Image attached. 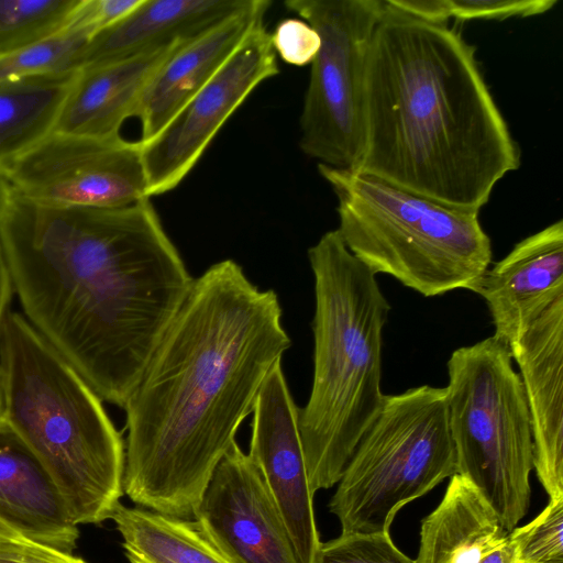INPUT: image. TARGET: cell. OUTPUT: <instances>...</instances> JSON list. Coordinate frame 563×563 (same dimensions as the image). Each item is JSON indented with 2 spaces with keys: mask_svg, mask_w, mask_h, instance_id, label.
Listing matches in <instances>:
<instances>
[{
  "mask_svg": "<svg viewBox=\"0 0 563 563\" xmlns=\"http://www.w3.org/2000/svg\"><path fill=\"white\" fill-rule=\"evenodd\" d=\"M0 244L26 320L124 408L195 279L150 198L48 207L0 177Z\"/></svg>",
  "mask_w": 563,
  "mask_h": 563,
  "instance_id": "cell-1",
  "label": "cell"
},
{
  "mask_svg": "<svg viewBox=\"0 0 563 563\" xmlns=\"http://www.w3.org/2000/svg\"><path fill=\"white\" fill-rule=\"evenodd\" d=\"M273 289L233 260L208 267L128 399L123 492L141 508L194 519L212 474L291 340Z\"/></svg>",
  "mask_w": 563,
  "mask_h": 563,
  "instance_id": "cell-2",
  "label": "cell"
},
{
  "mask_svg": "<svg viewBox=\"0 0 563 563\" xmlns=\"http://www.w3.org/2000/svg\"><path fill=\"white\" fill-rule=\"evenodd\" d=\"M475 52L448 23L385 0L366 59L363 147L353 169L479 213L521 155Z\"/></svg>",
  "mask_w": 563,
  "mask_h": 563,
  "instance_id": "cell-3",
  "label": "cell"
},
{
  "mask_svg": "<svg viewBox=\"0 0 563 563\" xmlns=\"http://www.w3.org/2000/svg\"><path fill=\"white\" fill-rule=\"evenodd\" d=\"M314 278L313 378L299 409V433L312 493L334 486L378 415L383 329L391 309L376 275L338 230L308 250Z\"/></svg>",
  "mask_w": 563,
  "mask_h": 563,
  "instance_id": "cell-4",
  "label": "cell"
},
{
  "mask_svg": "<svg viewBox=\"0 0 563 563\" xmlns=\"http://www.w3.org/2000/svg\"><path fill=\"white\" fill-rule=\"evenodd\" d=\"M2 420L46 470L77 526L110 519L123 492L125 444L77 369L26 320L0 323Z\"/></svg>",
  "mask_w": 563,
  "mask_h": 563,
  "instance_id": "cell-5",
  "label": "cell"
},
{
  "mask_svg": "<svg viewBox=\"0 0 563 563\" xmlns=\"http://www.w3.org/2000/svg\"><path fill=\"white\" fill-rule=\"evenodd\" d=\"M338 199L347 250L374 275L424 297L472 290L492 263L478 213L459 210L352 168L318 164Z\"/></svg>",
  "mask_w": 563,
  "mask_h": 563,
  "instance_id": "cell-6",
  "label": "cell"
},
{
  "mask_svg": "<svg viewBox=\"0 0 563 563\" xmlns=\"http://www.w3.org/2000/svg\"><path fill=\"white\" fill-rule=\"evenodd\" d=\"M445 387L456 474L467 478L510 532L530 504L532 428L509 345L492 335L452 352Z\"/></svg>",
  "mask_w": 563,
  "mask_h": 563,
  "instance_id": "cell-7",
  "label": "cell"
},
{
  "mask_svg": "<svg viewBox=\"0 0 563 563\" xmlns=\"http://www.w3.org/2000/svg\"><path fill=\"white\" fill-rule=\"evenodd\" d=\"M456 474L445 387L385 395L330 499L341 533L389 532L395 515Z\"/></svg>",
  "mask_w": 563,
  "mask_h": 563,
  "instance_id": "cell-8",
  "label": "cell"
},
{
  "mask_svg": "<svg viewBox=\"0 0 563 563\" xmlns=\"http://www.w3.org/2000/svg\"><path fill=\"white\" fill-rule=\"evenodd\" d=\"M285 5L321 40L300 115L299 146L319 164L353 169L363 147L366 59L385 0H288Z\"/></svg>",
  "mask_w": 563,
  "mask_h": 563,
  "instance_id": "cell-9",
  "label": "cell"
},
{
  "mask_svg": "<svg viewBox=\"0 0 563 563\" xmlns=\"http://www.w3.org/2000/svg\"><path fill=\"white\" fill-rule=\"evenodd\" d=\"M48 207L119 208L147 197L140 142L52 132L2 176Z\"/></svg>",
  "mask_w": 563,
  "mask_h": 563,
  "instance_id": "cell-10",
  "label": "cell"
},
{
  "mask_svg": "<svg viewBox=\"0 0 563 563\" xmlns=\"http://www.w3.org/2000/svg\"><path fill=\"white\" fill-rule=\"evenodd\" d=\"M278 73L271 33L263 23L154 137L139 141L147 197L176 188L253 90Z\"/></svg>",
  "mask_w": 563,
  "mask_h": 563,
  "instance_id": "cell-11",
  "label": "cell"
},
{
  "mask_svg": "<svg viewBox=\"0 0 563 563\" xmlns=\"http://www.w3.org/2000/svg\"><path fill=\"white\" fill-rule=\"evenodd\" d=\"M194 520L232 563H299L278 507L236 441L217 465Z\"/></svg>",
  "mask_w": 563,
  "mask_h": 563,
  "instance_id": "cell-12",
  "label": "cell"
},
{
  "mask_svg": "<svg viewBox=\"0 0 563 563\" xmlns=\"http://www.w3.org/2000/svg\"><path fill=\"white\" fill-rule=\"evenodd\" d=\"M299 409L278 361L253 407L247 455L280 511L299 563H314L321 541L300 440Z\"/></svg>",
  "mask_w": 563,
  "mask_h": 563,
  "instance_id": "cell-13",
  "label": "cell"
},
{
  "mask_svg": "<svg viewBox=\"0 0 563 563\" xmlns=\"http://www.w3.org/2000/svg\"><path fill=\"white\" fill-rule=\"evenodd\" d=\"M533 441V468L550 499L563 498V295L510 345Z\"/></svg>",
  "mask_w": 563,
  "mask_h": 563,
  "instance_id": "cell-14",
  "label": "cell"
},
{
  "mask_svg": "<svg viewBox=\"0 0 563 563\" xmlns=\"http://www.w3.org/2000/svg\"><path fill=\"white\" fill-rule=\"evenodd\" d=\"M486 301L494 336L509 347L523 329L563 295V220L520 242L472 288Z\"/></svg>",
  "mask_w": 563,
  "mask_h": 563,
  "instance_id": "cell-15",
  "label": "cell"
},
{
  "mask_svg": "<svg viewBox=\"0 0 563 563\" xmlns=\"http://www.w3.org/2000/svg\"><path fill=\"white\" fill-rule=\"evenodd\" d=\"M271 1L251 0L239 12L179 45L146 86L134 117L141 122L140 142L154 137L177 111L230 58L246 36L264 23Z\"/></svg>",
  "mask_w": 563,
  "mask_h": 563,
  "instance_id": "cell-16",
  "label": "cell"
},
{
  "mask_svg": "<svg viewBox=\"0 0 563 563\" xmlns=\"http://www.w3.org/2000/svg\"><path fill=\"white\" fill-rule=\"evenodd\" d=\"M0 521L20 537L73 553L78 526L53 479L19 435L0 421Z\"/></svg>",
  "mask_w": 563,
  "mask_h": 563,
  "instance_id": "cell-17",
  "label": "cell"
},
{
  "mask_svg": "<svg viewBox=\"0 0 563 563\" xmlns=\"http://www.w3.org/2000/svg\"><path fill=\"white\" fill-rule=\"evenodd\" d=\"M251 0H142L123 19L85 45L78 63L88 70L191 40L244 9Z\"/></svg>",
  "mask_w": 563,
  "mask_h": 563,
  "instance_id": "cell-18",
  "label": "cell"
},
{
  "mask_svg": "<svg viewBox=\"0 0 563 563\" xmlns=\"http://www.w3.org/2000/svg\"><path fill=\"white\" fill-rule=\"evenodd\" d=\"M184 42L80 70L53 131L93 137L119 135L123 122L134 117L154 74Z\"/></svg>",
  "mask_w": 563,
  "mask_h": 563,
  "instance_id": "cell-19",
  "label": "cell"
},
{
  "mask_svg": "<svg viewBox=\"0 0 563 563\" xmlns=\"http://www.w3.org/2000/svg\"><path fill=\"white\" fill-rule=\"evenodd\" d=\"M509 532L475 485L451 476L438 507L421 522L416 563H479Z\"/></svg>",
  "mask_w": 563,
  "mask_h": 563,
  "instance_id": "cell-20",
  "label": "cell"
},
{
  "mask_svg": "<svg viewBox=\"0 0 563 563\" xmlns=\"http://www.w3.org/2000/svg\"><path fill=\"white\" fill-rule=\"evenodd\" d=\"M79 75L69 70L0 85V177L53 132Z\"/></svg>",
  "mask_w": 563,
  "mask_h": 563,
  "instance_id": "cell-21",
  "label": "cell"
},
{
  "mask_svg": "<svg viewBox=\"0 0 563 563\" xmlns=\"http://www.w3.org/2000/svg\"><path fill=\"white\" fill-rule=\"evenodd\" d=\"M129 563H232L194 519L168 517L121 503L111 518Z\"/></svg>",
  "mask_w": 563,
  "mask_h": 563,
  "instance_id": "cell-22",
  "label": "cell"
},
{
  "mask_svg": "<svg viewBox=\"0 0 563 563\" xmlns=\"http://www.w3.org/2000/svg\"><path fill=\"white\" fill-rule=\"evenodd\" d=\"M80 0H0V56L56 36Z\"/></svg>",
  "mask_w": 563,
  "mask_h": 563,
  "instance_id": "cell-23",
  "label": "cell"
},
{
  "mask_svg": "<svg viewBox=\"0 0 563 563\" xmlns=\"http://www.w3.org/2000/svg\"><path fill=\"white\" fill-rule=\"evenodd\" d=\"M89 40L85 32L63 31L43 42L0 56V85L34 75L79 70V57Z\"/></svg>",
  "mask_w": 563,
  "mask_h": 563,
  "instance_id": "cell-24",
  "label": "cell"
},
{
  "mask_svg": "<svg viewBox=\"0 0 563 563\" xmlns=\"http://www.w3.org/2000/svg\"><path fill=\"white\" fill-rule=\"evenodd\" d=\"M517 563H563V498L550 499L529 523L509 532Z\"/></svg>",
  "mask_w": 563,
  "mask_h": 563,
  "instance_id": "cell-25",
  "label": "cell"
},
{
  "mask_svg": "<svg viewBox=\"0 0 563 563\" xmlns=\"http://www.w3.org/2000/svg\"><path fill=\"white\" fill-rule=\"evenodd\" d=\"M314 563H416L393 542L389 532L341 533L320 544Z\"/></svg>",
  "mask_w": 563,
  "mask_h": 563,
  "instance_id": "cell-26",
  "label": "cell"
},
{
  "mask_svg": "<svg viewBox=\"0 0 563 563\" xmlns=\"http://www.w3.org/2000/svg\"><path fill=\"white\" fill-rule=\"evenodd\" d=\"M556 3L558 0H438L443 23L451 18L459 21L527 18L545 13Z\"/></svg>",
  "mask_w": 563,
  "mask_h": 563,
  "instance_id": "cell-27",
  "label": "cell"
},
{
  "mask_svg": "<svg viewBox=\"0 0 563 563\" xmlns=\"http://www.w3.org/2000/svg\"><path fill=\"white\" fill-rule=\"evenodd\" d=\"M275 54L287 64L306 66L316 58L321 40L318 32L301 19H285L271 33Z\"/></svg>",
  "mask_w": 563,
  "mask_h": 563,
  "instance_id": "cell-28",
  "label": "cell"
},
{
  "mask_svg": "<svg viewBox=\"0 0 563 563\" xmlns=\"http://www.w3.org/2000/svg\"><path fill=\"white\" fill-rule=\"evenodd\" d=\"M142 0H80L63 31H80L90 38L133 11Z\"/></svg>",
  "mask_w": 563,
  "mask_h": 563,
  "instance_id": "cell-29",
  "label": "cell"
},
{
  "mask_svg": "<svg viewBox=\"0 0 563 563\" xmlns=\"http://www.w3.org/2000/svg\"><path fill=\"white\" fill-rule=\"evenodd\" d=\"M0 563H87L81 558L27 540L0 534Z\"/></svg>",
  "mask_w": 563,
  "mask_h": 563,
  "instance_id": "cell-30",
  "label": "cell"
},
{
  "mask_svg": "<svg viewBox=\"0 0 563 563\" xmlns=\"http://www.w3.org/2000/svg\"><path fill=\"white\" fill-rule=\"evenodd\" d=\"M13 292L10 273L0 244V323L9 311Z\"/></svg>",
  "mask_w": 563,
  "mask_h": 563,
  "instance_id": "cell-31",
  "label": "cell"
},
{
  "mask_svg": "<svg viewBox=\"0 0 563 563\" xmlns=\"http://www.w3.org/2000/svg\"><path fill=\"white\" fill-rule=\"evenodd\" d=\"M479 563H517L515 547L509 539L484 556Z\"/></svg>",
  "mask_w": 563,
  "mask_h": 563,
  "instance_id": "cell-32",
  "label": "cell"
},
{
  "mask_svg": "<svg viewBox=\"0 0 563 563\" xmlns=\"http://www.w3.org/2000/svg\"><path fill=\"white\" fill-rule=\"evenodd\" d=\"M0 534L1 536H19L11 528L0 521Z\"/></svg>",
  "mask_w": 563,
  "mask_h": 563,
  "instance_id": "cell-33",
  "label": "cell"
},
{
  "mask_svg": "<svg viewBox=\"0 0 563 563\" xmlns=\"http://www.w3.org/2000/svg\"><path fill=\"white\" fill-rule=\"evenodd\" d=\"M3 408H2V397H1V387H0V421L2 420Z\"/></svg>",
  "mask_w": 563,
  "mask_h": 563,
  "instance_id": "cell-34",
  "label": "cell"
}]
</instances>
